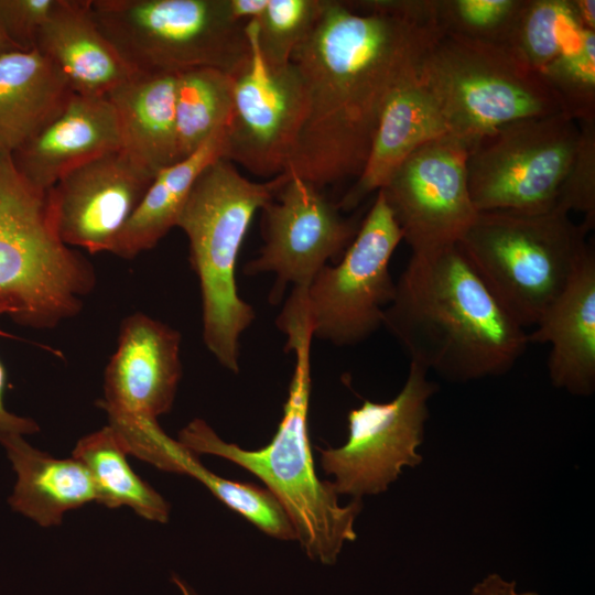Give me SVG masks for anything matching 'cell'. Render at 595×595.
Wrapping results in <instances>:
<instances>
[{"label": "cell", "instance_id": "obj_1", "mask_svg": "<svg viewBox=\"0 0 595 595\" xmlns=\"http://www.w3.org/2000/svg\"><path fill=\"white\" fill-rule=\"evenodd\" d=\"M442 32L436 0H326L291 57L306 107L284 173L321 190L357 178L393 88Z\"/></svg>", "mask_w": 595, "mask_h": 595}, {"label": "cell", "instance_id": "obj_2", "mask_svg": "<svg viewBox=\"0 0 595 595\" xmlns=\"http://www.w3.org/2000/svg\"><path fill=\"white\" fill-rule=\"evenodd\" d=\"M382 326L410 361L452 381L502 375L529 343L457 242L412 252Z\"/></svg>", "mask_w": 595, "mask_h": 595}, {"label": "cell", "instance_id": "obj_3", "mask_svg": "<svg viewBox=\"0 0 595 595\" xmlns=\"http://www.w3.org/2000/svg\"><path fill=\"white\" fill-rule=\"evenodd\" d=\"M277 325L286 336L285 349L294 355V368L283 415L272 440L259 450H245L224 441L204 420L195 419L177 441L188 451L225 458L252 473L278 500L305 554L332 565L344 544L355 541V521L361 500L340 505L331 480L315 472L309 435L311 346L313 334L304 298L292 292Z\"/></svg>", "mask_w": 595, "mask_h": 595}, {"label": "cell", "instance_id": "obj_4", "mask_svg": "<svg viewBox=\"0 0 595 595\" xmlns=\"http://www.w3.org/2000/svg\"><path fill=\"white\" fill-rule=\"evenodd\" d=\"M284 178L282 173L267 182L250 181L219 158L196 178L177 219L199 283L205 346L234 374L239 371L240 336L256 318L238 293L239 251L255 214L275 196Z\"/></svg>", "mask_w": 595, "mask_h": 595}, {"label": "cell", "instance_id": "obj_5", "mask_svg": "<svg viewBox=\"0 0 595 595\" xmlns=\"http://www.w3.org/2000/svg\"><path fill=\"white\" fill-rule=\"evenodd\" d=\"M415 76L445 134L470 149L505 125L565 112L545 79L505 44L442 32Z\"/></svg>", "mask_w": 595, "mask_h": 595}, {"label": "cell", "instance_id": "obj_6", "mask_svg": "<svg viewBox=\"0 0 595 595\" xmlns=\"http://www.w3.org/2000/svg\"><path fill=\"white\" fill-rule=\"evenodd\" d=\"M569 214L478 212L458 240L489 291L524 329L562 294L592 247Z\"/></svg>", "mask_w": 595, "mask_h": 595}, {"label": "cell", "instance_id": "obj_7", "mask_svg": "<svg viewBox=\"0 0 595 595\" xmlns=\"http://www.w3.org/2000/svg\"><path fill=\"white\" fill-rule=\"evenodd\" d=\"M96 282L93 263L55 230L46 192L0 153V298L15 306L14 322L54 328L82 311Z\"/></svg>", "mask_w": 595, "mask_h": 595}, {"label": "cell", "instance_id": "obj_8", "mask_svg": "<svg viewBox=\"0 0 595 595\" xmlns=\"http://www.w3.org/2000/svg\"><path fill=\"white\" fill-rule=\"evenodd\" d=\"M89 9L133 73L232 74L250 54L247 23L231 18L228 0H89Z\"/></svg>", "mask_w": 595, "mask_h": 595}, {"label": "cell", "instance_id": "obj_9", "mask_svg": "<svg viewBox=\"0 0 595 595\" xmlns=\"http://www.w3.org/2000/svg\"><path fill=\"white\" fill-rule=\"evenodd\" d=\"M181 343V333L159 320L140 312L126 316L98 401L128 454L175 474L177 441L161 429L158 418L170 412L175 400Z\"/></svg>", "mask_w": 595, "mask_h": 595}, {"label": "cell", "instance_id": "obj_10", "mask_svg": "<svg viewBox=\"0 0 595 595\" xmlns=\"http://www.w3.org/2000/svg\"><path fill=\"white\" fill-rule=\"evenodd\" d=\"M580 126L567 113L505 125L469 150L467 182L477 212L554 209L577 149Z\"/></svg>", "mask_w": 595, "mask_h": 595}, {"label": "cell", "instance_id": "obj_11", "mask_svg": "<svg viewBox=\"0 0 595 595\" xmlns=\"http://www.w3.org/2000/svg\"><path fill=\"white\" fill-rule=\"evenodd\" d=\"M401 240V229L378 191L342 258L325 266L305 288L313 338L349 346L382 326L396 289L390 260Z\"/></svg>", "mask_w": 595, "mask_h": 595}, {"label": "cell", "instance_id": "obj_12", "mask_svg": "<svg viewBox=\"0 0 595 595\" xmlns=\"http://www.w3.org/2000/svg\"><path fill=\"white\" fill-rule=\"evenodd\" d=\"M428 371L410 361L401 391L388 402L365 400L347 414L348 435L339 447L318 448L322 469L333 476L335 493L361 500L387 491L404 467L423 459L428 401L437 385Z\"/></svg>", "mask_w": 595, "mask_h": 595}, {"label": "cell", "instance_id": "obj_13", "mask_svg": "<svg viewBox=\"0 0 595 595\" xmlns=\"http://www.w3.org/2000/svg\"><path fill=\"white\" fill-rule=\"evenodd\" d=\"M248 58L232 77V109L224 130L223 159L260 177L286 170L306 107L302 76L292 62L268 64L256 42V21L246 25Z\"/></svg>", "mask_w": 595, "mask_h": 595}, {"label": "cell", "instance_id": "obj_14", "mask_svg": "<svg viewBox=\"0 0 595 595\" xmlns=\"http://www.w3.org/2000/svg\"><path fill=\"white\" fill-rule=\"evenodd\" d=\"M284 175L275 196L261 208L264 244L244 267L247 275L274 274L273 303L288 285L307 288L329 261L337 262L358 230L321 188L295 174Z\"/></svg>", "mask_w": 595, "mask_h": 595}, {"label": "cell", "instance_id": "obj_15", "mask_svg": "<svg viewBox=\"0 0 595 595\" xmlns=\"http://www.w3.org/2000/svg\"><path fill=\"white\" fill-rule=\"evenodd\" d=\"M469 150L450 136L433 139L408 155L379 190L412 252L456 244L474 221Z\"/></svg>", "mask_w": 595, "mask_h": 595}, {"label": "cell", "instance_id": "obj_16", "mask_svg": "<svg viewBox=\"0 0 595 595\" xmlns=\"http://www.w3.org/2000/svg\"><path fill=\"white\" fill-rule=\"evenodd\" d=\"M153 177L123 149L71 171L46 192L60 238L89 253L110 252Z\"/></svg>", "mask_w": 595, "mask_h": 595}, {"label": "cell", "instance_id": "obj_17", "mask_svg": "<svg viewBox=\"0 0 595 595\" xmlns=\"http://www.w3.org/2000/svg\"><path fill=\"white\" fill-rule=\"evenodd\" d=\"M119 149V125L107 96L74 93L64 109L11 159L31 186L47 192L71 171Z\"/></svg>", "mask_w": 595, "mask_h": 595}, {"label": "cell", "instance_id": "obj_18", "mask_svg": "<svg viewBox=\"0 0 595 595\" xmlns=\"http://www.w3.org/2000/svg\"><path fill=\"white\" fill-rule=\"evenodd\" d=\"M529 343L549 344V376L554 387L587 397L595 389V253L588 252L570 284L528 334Z\"/></svg>", "mask_w": 595, "mask_h": 595}, {"label": "cell", "instance_id": "obj_19", "mask_svg": "<svg viewBox=\"0 0 595 595\" xmlns=\"http://www.w3.org/2000/svg\"><path fill=\"white\" fill-rule=\"evenodd\" d=\"M35 50L82 96L105 97L134 74L94 21L89 0H57Z\"/></svg>", "mask_w": 595, "mask_h": 595}, {"label": "cell", "instance_id": "obj_20", "mask_svg": "<svg viewBox=\"0 0 595 595\" xmlns=\"http://www.w3.org/2000/svg\"><path fill=\"white\" fill-rule=\"evenodd\" d=\"M416 64L393 88L381 113L366 164L337 204L338 208H355L370 193L378 192L415 149L446 136L434 107L418 83Z\"/></svg>", "mask_w": 595, "mask_h": 595}, {"label": "cell", "instance_id": "obj_21", "mask_svg": "<svg viewBox=\"0 0 595 595\" xmlns=\"http://www.w3.org/2000/svg\"><path fill=\"white\" fill-rule=\"evenodd\" d=\"M0 444L17 474L8 498L11 509L48 528L58 526L65 512L97 502V489L88 469L73 456L56 458L12 435Z\"/></svg>", "mask_w": 595, "mask_h": 595}, {"label": "cell", "instance_id": "obj_22", "mask_svg": "<svg viewBox=\"0 0 595 595\" xmlns=\"http://www.w3.org/2000/svg\"><path fill=\"white\" fill-rule=\"evenodd\" d=\"M60 69L39 51L0 55V153L12 154L39 133L73 95Z\"/></svg>", "mask_w": 595, "mask_h": 595}, {"label": "cell", "instance_id": "obj_23", "mask_svg": "<svg viewBox=\"0 0 595 595\" xmlns=\"http://www.w3.org/2000/svg\"><path fill=\"white\" fill-rule=\"evenodd\" d=\"M176 74L134 73L107 98L117 116L121 148L152 174L178 162Z\"/></svg>", "mask_w": 595, "mask_h": 595}, {"label": "cell", "instance_id": "obj_24", "mask_svg": "<svg viewBox=\"0 0 595 595\" xmlns=\"http://www.w3.org/2000/svg\"><path fill=\"white\" fill-rule=\"evenodd\" d=\"M224 131L197 151L159 171L139 206L117 236L109 253L133 259L152 249L173 228L199 174L224 155Z\"/></svg>", "mask_w": 595, "mask_h": 595}, {"label": "cell", "instance_id": "obj_25", "mask_svg": "<svg viewBox=\"0 0 595 595\" xmlns=\"http://www.w3.org/2000/svg\"><path fill=\"white\" fill-rule=\"evenodd\" d=\"M127 455L108 424L82 437L73 450V457L94 479L98 504L111 509L127 506L147 520L165 523L170 516L167 501L131 468Z\"/></svg>", "mask_w": 595, "mask_h": 595}, {"label": "cell", "instance_id": "obj_26", "mask_svg": "<svg viewBox=\"0 0 595 595\" xmlns=\"http://www.w3.org/2000/svg\"><path fill=\"white\" fill-rule=\"evenodd\" d=\"M232 109V77L213 67L176 74L175 131L178 161L224 131Z\"/></svg>", "mask_w": 595, "mask_h": 595}, {"label": "cell", "instance_id": "obj_27", "mask_svg": "<svg viewBox=\"0 0 595 595\" xmlns=\"http://www.w3.org/2000/svg\"><path fill=\"white\" fill-rule=\"evenodd\" d=\"M585 30L570 0H523L505 45L541 75L581 40Z\"/></svg>", "mask_w": 595, "mask_h": 595}, {"label": "cell", "instance_id": "obj_28", "mask_svg": "<svg viewBox=\"0 0 595 595\" xmlns=\"http://www.w3.org/2000/svg\"><path fill=\"white\" fill-rule=\"evenodd\" d=\"M176 462L180 474L188 475L201 482L219 501L241 515L269 537L279 540H295V533L288 516L267 488L220 477L207 469L197 459V455L181 443Z\"/></svg>", "mask_w": 595, "mask_h": 595}, {"label": "cell", "instance_id": "obj_29", "mask_svg": "<svg viewBox=\"0 0 595 595\" xmlns=\"http://www.w3.org/2000/svg\"><path fill=\"white\" fill-rule=\"evenodd\" d=\"M326 0H268L256 21V42L264 61L286 65L320 21Z\"/></svg>", "mask_w": 595, "mask_h": 595}, {"label": "cell", "instance_id": "obj_30", "mask_svg": "<svg viewBox=\"0 0 595 595\" xmlns=\"http://www.w3.org/2000/svg\"><path fill=\"white\" fill-rule=\"evenodd\" d=\"M541 76L576 122L595 120V31L586 30Z\"/></svg>", "mask_w": 595, "mask_h": 595}, {"label": "cell", "instance_id": "obj_31", "mask_svg": "<svg viewBox=\"0 0 595 595\" xmlns=\"http://www.w3.org/2000/svg\"><path fill=\"white\" fill-rule=\"evenodd\" d=\"M523 0H436L443 32L506 44Z\"/></svg>", "mask_w": 595, "mask_h": 595}, {"label": "cell", "instance_id": "obj_32", "mask_svg": "<svg viewBox=\"0 0 595 595\" xmlns=\"http://www.w3.org/2000/svg\"><path fill=\"white\" fill-rule=\"evenodd\" d=\"M580 140L562 181L554 209L584 214L588 230L595 225V120L577 122Z\"/></svg>", "mask_w": 595, "mask_h": 595}, {"label": "cell", "instance_id": "obj_33", "mask_svg": "<svg viewBox=\"0 0 595 595\" xmlns=\"http://www.w3.org/2000/svg\"><path fill=\"white\" fill-rule=\"evenodd\" d=\"M57 0H0V29L19 51H34Z\"/></svg>", "mask_w": 595, "mask_h": 595}, {"label": "cell", "instance_id": "obj_34", "mask_svg": "<svg viewBox=\"0 0 595 595\" xmlns=\"http://www.w3.org/2000/svg\"><path fill=\"white\" fill-rule=\"evenodd\" d=\"M17 309L11 301L0 298V316L9 315L11 318L15 315ZM7 387L6 368L0 361V442L12 435H30L37 433L40 426L37 423L25 416L17 415L6 408L4 393Z\"/></svg>", "mask_w": 595, "mask_h": 595}, {"label": "cell", "instance_id": "obj_35", "mask_svg": "<svg viewBox=\"0 0 595 595\" xmlns=\"http://www.w3.org/2000/svg\"><path fill=\"white\" fill-rule=\"evenodd\" d=\"M470 595H538L534 592H517L515 581H506L500 575L491 573L477 583Z\"/></svg>", "mask_w": 595, "mask_h": 595}, {"label": "cell", "instance_id": "obj_36", "mask_svg": "<svg viewBox=\"0 0 595 595\" xmlns=\"http://www.w3.org/2000/svg\"><path fill=\"white\" fill-rule=\"evenodd\" d=\"M268 4V0H228L231 18L241 23L257 21Z\"/></svg>", "mask_w": 595, "mask_h": 595}, {"label": "cell", "instance_id": "obj_37", "mask_svg": "<svg viewBox=\"0 0 595 595\" xmlns=\"http://www.w3.org/2000/svg\"><path fill=\"white\" fill-rule=\"evenodd\" d=\"M577 22L587 30L595 31V1L570 0Z\"/></svg>", "mask_w": 595, "mask_h": 595}, {"label": "cell", "instance_id": "obj_38", "mask_svg": "<svg viewBox=\"0 0 595 595\" xmlns=\"http://www.w3.org/2000/svg\"><path fill=\"white\" fill-rule=\"evenodd\" d=\"M18 50L3 34V32L0 29V55L9 52V51H15Z\"/></svg>", "mask_w": 595, "mask_h": 595}, {"label": "cell", "instance_id": "obj_39", "mask_svg": "<svg viewBox=\"0 0 595 595\" xmlns=\"http://www.w3.org/2000/svg\"><path fill=\"white\" fill-rule=\"evenodd\" d=\"M173 582L178 586L183 595H196L185 583L173 576Z\"/></svg>", "mask_w": 595, "mask_h": 595}]
</instances>
